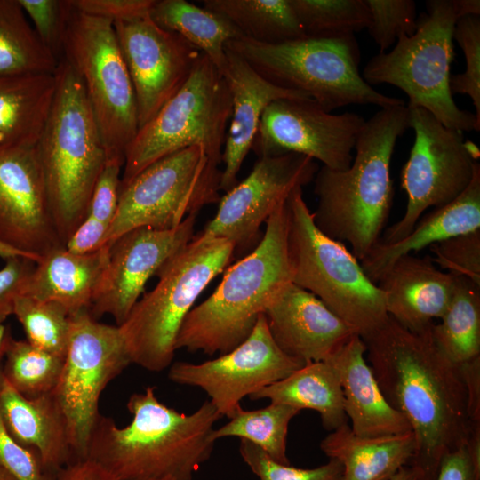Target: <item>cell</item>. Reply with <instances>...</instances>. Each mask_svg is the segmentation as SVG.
<instances>
[{
  "mask_svg": "<svg viewBox=\"0 0 480 480\" xmlns=\"http://www.w3.org/2000/svg\"><path fill=\"white\" fill-rule=\"evenodd\" d=\"M201 146H191L148 165L120 186L116 215L106 244L140 227L172 229L219 202L221 170Z\"/></svg>",
  "mask_w": 480,
  "mask_h": 480,
  "instance_id": "7c38bea8",
  "label": "cell"
},
{
  "mask_svg": "<svg viewBox=\"0 0 480 480\" xmlns=\"http://www.w3.org/2000/svg\"><path fill=\"white\" fill-rule=\"evenodd\" d=\"M36 262L22 256L5 260L0 269V325L12 315L14 301L24 293Z\"/></svg>",
  "mask_w": 480,
  "mask_h": 480,
  "instance_id": "bcb514c9",
  "label": "cell"
},
{
  "mask_svg": "<svg viewBox=\"0 0 480 480\" xmlns=\"http://www.w3.org/2000/svg\"><path fill=\"white\" fill-rule=\"evenodd\" d=\"M480 229V164L465 190L450 203L434 208L419 220L401 240L378 242L360 261L365 275L377 284L383 273L400 257L412 254L460 235Z\"/></svg>",
  "mask_w": 480,
  "mask_h": 480,
  "instance_id": "484cf974",
  "label": "cell"
},
{
  "mask_svg": "<svg viewBox=\"0 0 480 480\" xmlns=\"http://www.w3.org/2000/svg\"><path fill=\"white\" fill-rule=\"evenodd\" d=\"M0 243L36 261L63 246L52 221L36 146L0 145Z\"/></svg>",
  "mask_w": 480,
  "mask_h": 480,
  "instance_id": "d6986e66",
  "label": "cell"
},
{
  "mask_svg": "<svg viewBox=\"0 0 480 480\" xmlns=\"http://www.w3.org/2000/svg\"><path fill=\"white\" fill-rule=\"evenodd\" d=\"M83 81L107 160L124 163L138 130L132 83L113 23L77 11L66 0L63 59Z\"/></svg>",
  "mask_w": 480,
  "mask_h": 480,
  "instance_id": "8fae6325",
  "label": "cell"
},
{
  "mask_svg": "<svg viewBox=\"0 0 480 480\" xmlns=\"http://www.w3.org/2000/svg\"><path fill=\"white\" fill-rule=\"evenodd\" d=\"M55 90V74L0 76V145L36 146Z\"/></svg>",
  "mask_w": 480,
  "mask_h": 480,
  "instance_id": "f1b7e54d",
  "label": "cell"
},
{
  "mask_svg": "<svg viewBox=\"0 0 480 480\" xmlns=\"http://www.w3.org/2000/svg\"><path fill=\"white\" fill-rule=\"evenodd\" d=\"M270 83L309 96L330 112L348 105L380 108L404 105L368 84L359 73L360 50L355 36L325 39L303 37L262 44L244 37L226 45Z\"/></svg>",
  "mask_w": 480,
  "mask_h": 480,
  "instance_id": "ba28073f",
  "label": "cell"
},
{
  "mask_svg": "<svg viewBox=\"0 0 480 480\" xmlns=\"http://www.w3.org/2000/svg\"><path fill=\"white\" fill-rule=\"evenodd\" d=\"M455 277L452 298L431 336L444 356L460 367L480 359V285Z\"/></svg>",
  "mask_w": 480,
  "mask_h": 480,
  "instance_id": "1f68e13d",
  "label": "cell"
},
{
  "mask_svg": "<svg viewBox=\"0 0 480 480\" xmlns=\"http://www.w3.org/2000/svg\"><path fill=\"white\" fill-rule=\"evenodd\" d=\"M149 16L160 28L181 36L196 47L224 76L226 45L243 37L228 20L186 0H156Z\"/></svg>",
  "mask_w": 480,
  "mask_h": 480,
  "instance_id": "4dcf8cb0",
  "label": "cell"
},
{
  "mask_svg": "<svg viewBox=\"0 0 480 480\" xmlns=\"http://www.w3.org/2000/svg\"><path fill=\"white\" fill-rule=\"evenodd\" d=\"M0 480H16L11 474H9L4 468L0 467Z\"/></svg>",
  "mask_w": 480,
  "mask_h": 480,
  "instance_id": "11a10c76",
  "label": "cell"
},
{
  "mask_svg": "<svg viewBox=\"0 0 480 480\" xmlns=\"http://www.w3.org/2000/svg\"><path fill=\"white\" fill-rule=\"evenodd\" d=\"M306 37L355 36L370 22L364 0H289Z\"/></svg>",
  "mask_w": 480,
  "mask_h": 480,
  "instance_id": "8d00e7d4",
  "label": "cell"
},
{
  "mask_svg": "<svg viewBox=\"0 0 480 480\" xmlns=\"http://www.w3.org/2000/svg\"><path fill=\"white\" fill-rule=\"evenodd\" d=\"M268 399L298 409L316 411L324 429L333 431L348 423L339 378L326 361L306 363L285 378L267 386L250 396Z\"/></svg>",
  "mask_w": 480,
  "mask_h": 480,
  "instance_id": "f546056e",
  "label": "cell"
},
{
  "mask_svg": "<svg viewBox=\"0 0 480 480\" xmlns=\"http://www.w3.org/2000/svg\"><path fill=\"white\" fill-rule=\"evenodd\" d=\"M130 364L118 326L98 322L89 310L71 316L68 349L52 395L65 418L75 460L87 457L101 393Z\"/></svg>",
  "mask_w": 480,
  "mask_h": 480,
  "instance_id": "5bb4252c",
  "label": "cell"
},
{
  "mask_svg": "<svg viewBox=\"0 0 480 480\" xmlns=\"http://www.w3.org/2000/svg\"><path fill=\"white\" fill-rule=\"evenodd\" d=\"M235 251L229 241L194 236L161 267L156 286L140 298L118 326L132 364L150 372L172 364L186 316Z\"/></svg>",
  "mask_w": 480,
  "mask_h": 480,
  "instance_id": "8992f818",
  "label": "cell"
},
{
  "mask_svg": "<svg viewBox=\"0 0 480 480\" xmlns=\"http://www.w3.org/2000/svg\"><path fill=\"white\" fill-rule=\"evenodd\" d=\"M0 467L16 480H53L43 467L37 452L14 440L0 416Z\"/></svg>",
  "mask_w": 480,
  "mask_h": 480,
  "instance_id": "ee69618b",
  "label": "cell"
},
{
  "mask_svg": "<svg viewBox=\"0 0 480 480\" xmlns=\"http://www.w3.org/2000/svg\"><path fill=\"white\" fill-rule=\"evenodd\" d=\"M452 3L458 19L480 15L479 0H452Z\"/></svg>",
  "mask_w": 480,
  "mask_h": 480,
  "instance_id": "816d5d0a",
  "label": "cell"
},
{
  "mask_svg": "<svg viewBox=\"0 0 480 480\" xmlns=\"http://www.w3.org/2000/svg\"><path fill=\"white\" fill-rule=\"evenodd\" d=\"M292 282L313 293L362 339L388 318L385 298L344 243L316 226L302 188L286 199Z\"/></svg>",
  "mask_w": 480,
  "mask_h": 480,
  "instance_id": "52a82bcc",
  "label": "cell"
},
{
  "mask_svg": "<svg viewBox=\"0 0 480 480\" xmlns=\"http://www.w3.org/2000/svg\"><path fill=\"white\" fill-rule=\"evenodd\" d=\"M130 424L118 428L100 414L90 439L87 457L118 480L170 477L193 480L212 453L215 422L221 419L205 400L185 414L161 403L154 387L133 393L127 402Z\"/></svg>",
  "mask_w": 480,
  "mask_h": 480,
  "instance_id": "7a4b0ae2",
  "label": "cell"
},
{
  "mask_svg": "<svg viewBox=\"0 0 480 480\" xmlns=\"http://www.w3.org/2000/svg\"><path fill=\"white\" fill-rule=\"evenodd\" d=\"M224 77L231 95V116L226 134L220 190L237 183V174L252 149L260 119L268 106L277 100L311 99L307 94L279 87L259 74L241 55L226 48Z\"/></svg>",
  "mask_w": 480,
  "mask_h": 480,
  "instance_id": "7402d4cb",
  "label": "cell"
},
{
  "mask_svg": "<svg viewBox=\"0 0 480 480\" xmlns=\"http://www.w3.org/2000/svg\"><path fill=\"white\" fill-rule=\"evenodd\" d=\"M16 256H22V257H27V258L31 259L28 255L0 243V257L1 258H3L4 260H7V259L16 257Z\"/></svg>",
  "mask_w": 480,
  "mask_h": 480,
  "instance_id": "db71d44e",
  "label": "cell"
},
{
  "mask_svg": "<svg viewBox=\"0 0 480 480\" xmlns=\"http://www.w3.org/2000/svg\"><path fill=\"white\" fill-rule=\"evenodd\" d=\"M196 215L177 228H133L119 236L109 250V261L89 309L95 318L111 316L120 326L141 297L149 278L194 237Z\"/></svg>",
  "mask_w": 480,
  "mask_h": 480,
  "instance_id": "ffe728a7",
  "label": "cell"
},
{
  "mask_svg": "<svg viewBox=\"0 0 480 480\" xmlns=\"http://www.w3.org/2000/svg\"><path fill=\"white\" fill-rule=\"evenodd\" d=\"M458 20L452 0L427 1L414 34L400 36L390 52L374 55L362 77L371 86L399 88L409 98L407 107L427 109L448 128L479 132L480 121L456 105L449 86Z\"/></svg>",
  "mask_w": 480,
  "mask_h": 480,
  "instance_id": "9c48e42d",
  "label": "cell"
},
{
  "mask_svg": "<svg viewBox=\"0 0 480 480\" xmlns=\"http://www.w3.org/2000/svg\"><path fill=\"white\" fill-rule=\"evenodd\" d=\"M230 116L227 81L202 53L186 83L127 147L121 185L156 160L191 146L204 148L220 166Z\"/></svg>",
  "mask_w": 480,
  "mask_h": 480,
  "instance_id": "30bf717a",
  "label": "cell"
},
{
  "mask_svg": "<svg viewBox=\"0 0 480 480\" xmlns=\"http://www.w3.org/2000/svg\"><path fill=\"white\" fill-rule=\"evenodd\" d=\"M304 364L280 349L262 314L251 334L234 349L199 364L175 362L170 365L168 379L179 385L201 388L221 418L229 419L244 397Z\"/></svg>",
  "mask_w": 480,
  "mask_h": 480,
  "instance_id": "9a60e30c",
  "label": "cell"
},
{
  "mask_svg": "<svg viewBox=\"0 0 480 480\" xmlns=\"http://www.w3.org/2000/svg\"><path fill=\"white\" fill-rule=\"evenodd\" d=\"M407 108L415 133L401 172L407 204L403 217L385 230L379 241L382 244L401 240L427 209L443 206L460 196L470 183L480 157L478 147L464 140L462 132L444 126L425 108Z\"/></svg>",
  "mask_w": 480,
  "mask_h": 480,
  "instance_id": "4fadbf2b",
  "label": "cell"
},
{
  "mask_svg": "<svg viewBox=\"0 0 480 480\" xmlns=\"http://www.w3.org/2000/svg\"><path fill=\"white\" fill-rule=\"evenodd\" d=\"M298 413V409L276 403L256 410L240 407L226 424L213 429L212 437L214 441L228 436L247 440L274 460L289 465L286 454L288 428Z\"/></svg>",
  "mask_w": 480,
  "mask_h": 480,
  "instance_id": "e575fe53",
  "label": "cell"
},
{
  "mask_svg": "<svg viewBox=\"0 0 480 480\" xmlns=\"http://www.w3.org/2000/svg\"><path fill=\"white\" fill-rule=\"evenodd\" d=\"M2 372L10 385L27 398L52 393L59 380L64 358L42 350L27 340L14 339L5 329ZM3 359V358H2Z\"/></svg>",
  "mask_w": 480,
  "mask_h": 480,
  "instance_id": "d590c367",
  "label": "cell"
},
{
  "mask_svg": "<svg viewBox=\"0 0 480 480\" xmlns=\"http://www.w3.org/2000/svg\"><path fill=\"white\" fill-rule=\"evenodd\" d=\"M252 252L231 265L215 291L186 316L176 350L223 355L241 344L259 316L292 282L286 200L266 221Z\"/></svg>",
  "mask_w": 480,
  "mask_h": 480,
  "instance_id": "277c9868",
  "label": "cell"
},
{
  "mask_svg": "<svg viewBox=\"0 0 480 480\" xmlns=\"http://www.w3.org/2000/svg\"><path fill=\"white\" fill-rule=\"evenodd\" d=\"M410 128L404 105L380 108L365 120L350 166H322L314 177L313 220L327 236L348 242L361 261L380 241L394 197L390 164L398 139Z\"/></svg>",
  "mask_w": 480,
  "mask_h": 480,
  "instance_id": "3957f363",
  "label": "cell"
},
{
  "mask_svg": "<svg viewBox=\"0 0 480 480\" xmlns=\"http://www.w3.org/2000/svg\"><path fill=\"white\" fill-rule=\"evenodd\" d=\"M436 480H480L479 434L443 458Z\"/></svg>",
  "mask_w": 480,
  "mask_h": 480,
  "instance_id": "7dc6e473",
  "label": "cell"
},
{
  "mask_svg": "<svg viewBox=\"0 0 480 480\" xmlns=\"http://www.w3.org/2000/svg\"><path fill=\"white\" fill-rule=\"evenodd\" d=\"M110 246L77 255L64 246L52 249L36 262L22 295L53 301L70 316L89 310L109 261Z\"/></svg>",
  "mask_w": 480,
  "mask_h": 480,
  "instance_id": "4316f807",
  "label": "cell"
},
{
  "mask_svg": "<svg viewBox=\"0 0 480 480\" xmlns=\"http://www.w3.org/2000/svg\"><path fill=\"white\" fill-rule=\"evenodd\" d=\"M239 452L259 480H342V466L335 460L313 468H295L274 460L244 439H240Z\"/></svg>",
  "mask_w": 480,
  "mask_h": 480,
  "instance_id": "60d3db41",
  "label": "cell"
},
{
  "mask_svg": "<svg viewBox=\"0 0 480 480\" xmlns=\"http://www.w3.org/2000/svg\"><path fill=\"white\" fill-rule=\"evenodd\" d=\"M368 9L369 35L385 52L402 36H412L417 27L416 3L412 0H364Z\"/></svg>",
  "mask_w": 480,
  "mask_h": 480,
  "instance_id": "f35d334b",
  "label": "cell"
},
{
  "mask_svg": "<svg viewBox=\"0 0 480 480\" xmlns=\"http://www.w3.org/2000/svg\"><path fill=\"white\" fill-rule=\"evenodd\" d=\"M55 77L52 105L36 148L52 221L65 246L87 216L107 153L76 71L61 60Z\"/></svg>",
  "mask_w": 480,
  "mask_h": 480,
  "instance_id": "5b68a950",
  "label": "cell"
},
{
  "mask_svg": "<svg viewBox=\"0 0 480 480\" xmlns=\"http://www.w3.org/2000/svg\"><path fill=\"white\" fill-rule=\"evenodd\" d=\"M366 346L354 334L328 359L343 394L344 410L357 436L375 437L412 431L405 417L383 396L365 358Z\"/></svg>",
  "mask_w": 480,
  "mask_h": 480,
  "instance_id": "cb8c5ba5",
  "label": "cell"
},
{
  "mask_svg": "<svg viewBox=\"0 0 480 480\" xmlns=\"http://www.w3.org/2000/svg\"><path fill=\"white\" fill-rule=\"evenodd\" d=\"M365 120L324 110L312 99H282L265 109L252 149L259 157L296 153L336 171L348 169Z\"/></svg>",
  "mask_w": 480,
  "mask_h": 480,
  "instance_id": "2e32d148",
  "label": "cell"
},
{
  "mask_svg": "<svg viewBox=\"0 0 480 480\" xmlns=\"http://www.w3.org/2000/svg\"><path fill=\"white\" fill-rule=\"evenodd\" d=\"M363 340L383 396L411 426L415 452L409 465L417 480H436L443 458L480 431L459 367L438 350L431 329L412 332L389 316Z\"/></svg>",
  "mask_w": 480,
  "mask_h": 480,
  "instance_id": "6da1fadb",
  "label": "cell"
},
{
  "mask_svg": "<svg viewBox=\"0 0 480 480\" xmlns=\"http://www.w3.org/2000/svg\"><path fill=\"white\" fill-rule=\"evenodd\" d=\"M109 225L87 215L77 226L65 244L71 253L85 255L106 245Z\"/></svg>",
  "mask_w": 480,
  "mask_h": 480,
  "instance_id": "681fc988",
  "label": "cell"
},
{
  "mask_svg": "<svg viewBox=\"0 0 480 480\" xmlns=\"http://www.w3.org/2000/svg\"><path fill=\"white\" fill-rule=\"evenodd\" d=\"M418 475L410 465L401 468L390 480H417Z\"/></svg>",
  "mask_w": 480,
  "mask_h": 480,
  "instance_id": "f5cc1de1",
  "label": "cell"
},
{
  "mask_svg": "<svg viewBox=\"0 0 480 480\" xmlns=\"http://www.w3.org/2000/svg\"><path fill=\"white\" fill-rule=\"evenodd\" d=\"M77 11L112 23L149 14L156 0H69Z\"/></svg>",
  "mask_w": 480,
  "mask_h": 480,
  "instance_id": "c3c4849f",
  "label": "cell"
},
{
  "mask_svg": "<svg viewBox=\"0 0 480 480\" xmlns=\"http://www.w3.org/2000/svg\"><path fill=\"white\" fill-rule=\"evenodd\" d=\"M455 276L438 268L431 256L406 254L380 277L389 317L404 329L423 333L441 318L452 298Z\"/></svg>",
  "mask_w": 480,
  "mask_h": 480,
  "instance_id": "603a6c76",
  "label": "cell"
},
{
  "mask_svg": "<svg viewBox=\"0 0 480 480\" xmlns=\"http://www.w3.org/2000/svg\"><path fill=\"white\" fill-rule=\"evenodd\" d=\"M320 449L342 466V480H390L409 465L415 452L412 431L363 437L346 423L331 431L320 443Z\"/></svg>",
  "mask_w": 480,
  "mask_h": 480,
  "instance_id": "83f0119b",
  "label": "cell"
},
{
  "mask_svg": "<svg viewBox=\"0 0 480 480\" xmlns=\"http://www.w3.org/2000/svg\"><path fill=\"white\" fill-rule=\"evenodd\" d=\"M264 315L280 349L305 364L325 361L356 334L322 300L293 283Z\"/></svg>",
  "mask_w": 480,
  "mask_h": 480,
  "instance_id": "44dd1931",
  "label": "cell"
},
{
  "mask_svg": "<svg viewBox=\"0 0 480 480\" xmlns=\"http://www.w3.org/2000/svg\"><path fill=\"white\" fill-rule=\"evenodd\" d=\"M123 164L107 160L93 188L87 215L110 225L117 210Z\"/></svg>",
  "mask_w": 480,
  "mask_h": 480,
  "instance_id": "f6af8a7d",
  "label": "cell"
},
{
  "mask_svg": "<svg viewBox=\"0 0 480 480\" xmlns=\"http://www.w3.org/2000/svg\"><path fill=\"white\" fill-rule=\"evenodd\" d=\"M5 332V327L2 324L0 325V362L3 358V340Z\"/></svg>",
  "mask_w": 480,
  "mask_h": 480,
  "instance_id": "9f6ffc18",
  "label": "cell"
},
{
  "mask_svg": "<svg viewBox=\"0 0 480 480\" xmlns=\"http://www.w3.org/2000/svg\"><path fill=\"white\" fill-rule=\"evenodd\" d=\"M429 249L438 268L480 285V229L451 237Z\"/></svg>",
  "mask_w": 480,
  "mask_h": 480,
  "instance_id": "b9f144b4",
  "label": "cell"
},
{
  "mask_svg": "<svg viewBox=\"0 0 480 480\" xmlns=\"http://www.w3.org/2000/svg\"><path fill=\"white\" fill-rule=\"evenodd\" d=\"M53 480H118L97 461L85 458L76 460L59 470Z\"/></svg>",
  "mask_w": 480,
  "mask_h": 480,
  "instance_id": "f907efd6",
  "label": "cell"
},
{
  "mask_svg": "<svg viewBox=\"0 0 480 480\" xmlns=\"http://www.w3.org/2000/svg\"><path fill=\"white\" fill-rule=\"evenodd\" d=\"M0 416L10 436L36 451L52 476L74 461L65 418L52 393L27 398L4 378L0 367Z\"/></svg>",
  "mask_w": 480,
  "mask_h": 480,
  "instance_id": "d4e9b609",
  "label": "cell"
},
{
  "mask_svg": "<svg viewBox=\"0 0 480 480\" xmlns=\"http://www.w3.org/2000/svg\"><path fill=\"white\" fill-rule=\"evenodd\" d=\"M58 64L28 23L19 0H0V76L55 74Z\"/></svg>",
  "mask_w": 480,
  "mask_h": 480,
  "instance_id": "836d02e7",
  "label": "cell"
},
{
  "mask_svg": "<svg viewBox=\"0 0 480 480\" xmlns=\"http://www.w3.org/2000/svg\"><path fill=\"white\" fill-rule=\"evenodd\" d=\"M132 480H172L170 477H161V478H146V479H132Z\"/></svg>",
  "mask_w": 480,
  "mask_h": 480,
  "instance_id": "6f0895ef",
  "label": "cell"
},
{
  "mask_svg": "<svg viewBox=\"0 0 480 480\" xmlns=\"http://www.w3.org/2000/svg\"><path fill=\"white\" fill-rule=\"evenodd\" d=\"M455 40L465 55L466 69L451 75L452 94H466L472 100L476 117L480 121V16H467L457 20L453 30Z\"/></svg>",
  "mask_w": 480,
  "mask_h": 480,
  "instance_id": "ab89813d",
  "label": "cell"
},
{
  "mask_svg": "<svg viewBox=\"0 0 480 480\" xmlns=\"http://www.w3.org/2000/svg\"><path fill=\"white\" fill-rule=\"evenodd\" d=\"M34 30L56 60L63 59L66 0H19Z\"/></svg>",
  "mask_w": 480,
  "mask_h": 480,
  "instance_id": "7bdbcfd3",
  "label": "cell"
},
{
  "mask_svg": "<svg viewBox=\"0 0 480 480\" xmlns=\"http://www.w3.org/2000/svg\"><path fill=\"white\" fill-rule=\"evenodd\" d=\"M205 9L228 20L242 36L262 44L306 37L289 0H204Z\"/></svg>",
  "mask_w": 480,
  "mask_h": 480,
  "instance_id": "d6a6232c",
  "label": "cell"
},
{
  "mask_svg": "<svg viewBox=\"0 0 480 480\" xmlns=\"http://www.w3.org/2000/svg\"><path fill=\"white\" fill-rule=\"evenodd\" d=\"M113 26L132 83L140 129L182 87L202 52L149 14Z\"/></svg>",
  "mask_w": 480,
  "mask_h": 480,
  "instance_id": "ac0fdd59",
  "label": "cell"
},
{
  "mask_svg": "<svg viewBox=\"0 0 480 480\" xmlns=\"http://www.w3.org/2000/svg\"><path fill=\"white\" fill-rule=\"evenodd\" d=\"M12 315L21 324L31 345L65 358L71 329V316L60 304L20 295Z\"/></svg>",
  "mask_w": 480,
  "mask_h": 480,
  "instance_id": "74e56055",
  "label": "cell"
},
{
  "mask_svg": "<svg viewBox=\"0 0 480 480\" xmlns=\"http://www.w3.org/2000/svg\"><path fill=\"white\" fill-rule=\"evenodd\" d=\"M318 169L315 160L296 153L259 157L249 175L220 198L217 212L198 236L229 241L235 250L248 248L276 207L313 181Z\"/></svg>",
  "mask_w": 480,
  "mask_h": 480,
  "instance_id": "e0dca14e",
  "label": "cell"
}]
</instances>
